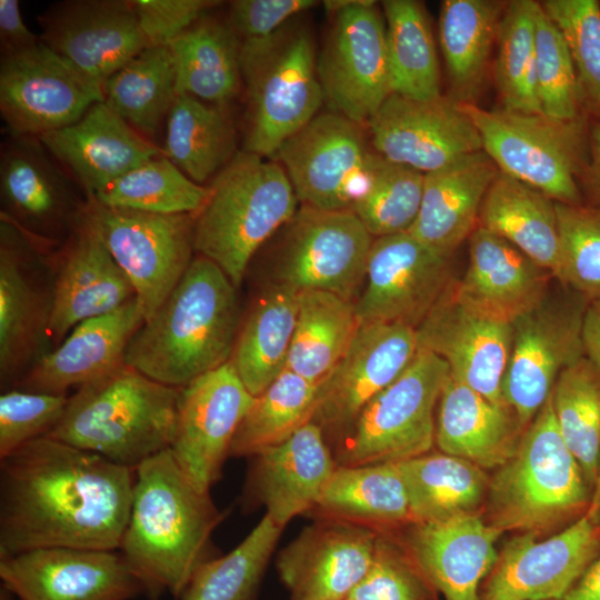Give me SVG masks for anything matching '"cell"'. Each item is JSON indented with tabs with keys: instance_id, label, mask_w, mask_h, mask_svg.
<instances>
[{
	"instance_id": "1",
	"label": "cell",
	"mask_w": 600,
	"mask_h": 600,
	"mask_svg": "<svg viewBox=\"0 0 600 600\" xmlns=\"http://www.w3.org/2000/svg\"><path fill=\"white\" fill-rule=\"evenodd\" d=\"M136 469L52 439L0 461V558L70 547L119 550Z\"/></svg>"
},
{
	"instance_id": "2",
	"label": "cell",
	"mask_w": 600,
	"mask_h": 600,
	"mask_svg": "<svg viewBox=\"0 0 600 600\" xmlns=\"http://www.w3.org/2000/svg\"><path fill=\"white\" fill-rule=\"evenodd\" d=\"M222 518L210 493L192 484L169 449L136 469L119 551L148 598L181 596L198 568L211 559L210 538Z\"/></svg>"
},
{
	"instance_id": "3",
	"label": "cell",
	"mask_w": 600,
	"mask_h": 600,
	"mask_svg": "<svg viewBox=\"0 0 600 600\" xmlns=\"http://www.w3.org/2000/svg\"><path fill=\"white\" fill-rule=\"evenodd\" d=\"M236 289L214 262L196 257L136 331L124 363L159 383L182 388L228 362L240 320Z\"/></svg>"
},
{
	"instance_id": "4",
	"label": "cell",
	"mask_w": 600,
	"mask_h": 600,
	"mask_svg": "<svg viewBox=\"0 0 600 600\" xmlns=\"http://www.w3.org/2000/svg\"><path fill=\"white\" fill-rule=\"evenodd\" d=\"M179 392L123 362L78 387L47 437L137 469L170 448Z\"/></svg>"
},
{
	"instance_id": "5",
	"label": "cell",
	"mask_w": 600,
	"mask_h": 600,
	"mask_svg": "<svg viewBox=\"0 0 600 600\" xmlns=\"http://www.w3.org/2000/svg\"><path fill=\"white\" fill-rule=\"evenodd\" d=\"M279 162L240 150L213 178L194 226V250L214 262L237 288L259 249L298 210Z\"/></svg>"
},
{
	"instance_id": "6",
	"label": "cell",
	"mask_w": 600,
	"mask_h": 600,
	"mask_svg": "<svg viewBox=\"0 0 600 600\" xmlns=\"http://www.w3.org/2000/svg\"><path fill=\"white\" fill-rule=\"evenodd\" d=\"M591 498L549 397L523 431L514 454L490 478L486 520L502 532L537 533L574 522L587 513Z\"/></svg>"
},
{
	"instance_id": "7",
	"label": "cell",
	"mask_w": 600,
	"mask_h": 600,
	"mask_svg": "<svg viewBox=\"0 0 600 600\" xmlns=\"http://www.w3.org/2000/svg\"><path fill=\"white\" fill-rule=\"evenodd\" d=\"M248 96L244 151L270 158L309 123L324 102L311 33L299 26L240 41Z\"/></svg>"
},
{
	"instance_id": "8",
	"label": "cell",
	"mask_w": 600,
	"mask_h": 600,
	"mask_svg": "<svg viewBox=\"0 0 600 600\" xmlns=\"http://www.w3.org/2000/svg\"><path fill=\"white\" fill-rule=\"evenodd\" d=\"M449 374L446 361L418 349L403 372L343 432L337 466L399 462L428 453L436 442L434 409Z\"/></svg>"
},
{
	"instance_id": "9",
	"label": "cell",
	"mask_w": 600,
	"mask_h": 600,
	"mask_svg": "<svg viewBox=\"0 0 600 600\" xmlns=\"http://www.w3.org/2000/svg\"><path fill=\"white\" fill-rule=\"evenodd\" d=\"M477 127L482 150L503 172L564 204L582 203L577 177L583 166L582 118L487 110L462 103Z\"/></svg>"
},
{
	"instance_id": "10",
	"label": "cell",
	"mask_w": 600,
	"mask_h": 600,
	"mask_svg": "<svg viewBox=\"0 0 600 600\" xmlns=\"http://www.w3.org/2000/svg\"><path fill=\"white\" fill-rule=\"evenodd\" d=\"M323 4L333 17L317 58L324 102L360 126L368 123L391 94L384 17L371 0Z\"/></svg>"
},
{
	"instance_id": "11",
	"label": "cell",
	"mask_w": 600,
	"mask_h": 600,
	"mask_svg": "<svg viewBox=\"0 0 600 600\" xmlns=\"http://www.w3.org/2000/svg\"><path fill=\"white\" fill-rule=\"evenodd\" d=\"M87 206L108 250L130 280L144 321L170 296L191 264L196 213L159 214Z\"/></svg>"
},
{
	"instance_id": "12",
	"label": "cell",
	"mask_w": 600,
	"mask_h": 600,
	"mask_svg": "<svg viewBox=\"0 0 600 600\" xmlns=\"http://www.w3.org/2000/svg\"><path fill=\"white\" fill-rule=\"evenodd\" d=\"M281 230L272 282L353 301L366 281L373 238L350 209L300 206Z\"/></svg>"
},
{
	"instance_id": "13",
	"label": "cell",
	"mask_w": 600,
	"mask_h": 600,
	"mask_svg": "<svg viewBox=\"0 0 600 600\" xmlns=\"http://www.w3.org/2000/svg\"><path fill=\"white\" fill-rule=\"evenodd\" d=\"M589 301L569 289L550 292L512 321V344L502 394L526 429L550 397L559 374L584 357L583 317Z\"/></svg>"
},
{
	"instance_id": "14",
	"label": "cell",
	"mask_w": 600,
	"mask_h": 600,
	"mask_svg": "<svg viewBox=\"0 0 600 600\" xmlns=\"http://www.w3.org/2000/svg\"><path fill=\"white\" fill-rule=\"evenodd\" d=\"M361 126L333 111L318 113L291 136L274 158L301 206L350 209L366 190L374 152Z\"/></svg>"
},
{
	"instance_id": "15",
	"label": "cell",
	"mask_w": 600,
	"mask_h": 600,
	"mask_svg": "<svg viewBox=\"0 0 600 600\" xmlns=\"http://www.w3.org/2000/svg\"><path fill=\"white\" fill-rule=\"evenodd\" d=\"M100 101L102 86L41 40L1 56L0 112L10 136L38 138L78 121Z\"/></svg>"
},
{
	"instance_id": "16",
	"label": "cell",
	"mask_w": 600,
	"mask_h": 600,
	"mask_svg": "<svg viewBox=\"0 0 600 600\" xmlns=\"http://www.w3.org/2000/svg\"><path fill=\"white\" fill-rule=\"evenodd\" d=\"M253 399L230 360L180 388L169 450L200 491L210 493L220 479L234 434Z\"/></svg>"
},
{
	"instance_id": "17",
	"label": "cell",
	"mask_w": 600,
	"mask_h": 600,
	"mask_svg": "<svg viewBox=\"0 0 600 600\" xmlns=\"http://www.w3.org/2000/svg\"><path fill=\"white\" fill-rule=\"evenodd\" d=\"M600 554V523L587 513L552 537L526 532L499 552L479 600H561Z\"/></svg>"
},
{
	"instance_id": "18",
	"label": "cell",
	"mask_w": 600,
	"mask_h": 600,
	"mask_svg": "<svg viewBox=\"0 0 600 600\" xmlns=\"http://www.w3.org/2000/svg\"><path fill=\"white\" fill-rule=\"evenodd\" d=\"M450 258L410 232L373 239L362 293L354 301L361 322L417 329L452 282Z\"/></svg>"
},
{
	"instance_id": "19",
	"label": "cell",
	"mask_w": 600,
	"mask_h": 600,
	"mask_svg": "<svg viewBox=\"0 0 600 600\" xmlns=\"http://www.w3.org/2000/svg\"><path fill=\"white\" fill-rule=\"evenodd\" d=\"M0 579L19 600H130L144 594L119 550L37 548L1 557Z\"/></svg>"
},
{
	"instance_id": "20",
	"label": "cell",
	"mask_w": 600,
	"mask_h": 600,
	"mask_svg": "<svg viewBox=\"0 0 600 600\" xmlns=\"http://www.w3.org/2000/svg\"><path fill=\"white\" fill-rule=\"evenodd\" d=\"M367 126L378 154L422 173L482 150L477 127L450 96L414 100L391 93Z\"/></svg>"
},
{
	"instance_id": "21",
	"label": "cell",
	"mask_w": 600,
	"mask_h": 600,
	"mask_svg": "<svg viewBox=\"0 0 600 600\" xmlns=\"http://www.w3.org/2000/svg\"><path fill=\"white\" fill-rule=\"evenodd\" d=\"M453 282L416 329L418 349L446 361L456 380L494 403L507 404L502 381L511 352L512 324L463 302Z\"/></svg>"
},
{
	"instance_id": "22",
	"label": "cell",
	"mask_w": 600,
	"mask_h": 600,
	"mask_svg": "<svg viewBox=\"0 0 600 600\" xmlns=\"http://www.w3.org/2000/svg\"><path fill=\"white\" fill-rule=\"evenodd\" d=\"M38 23L41 42L100 86L149 47L130 0L58 2Z\"/></svg>"
},
{
	"instance_id": "23",
	"label": "cell",
	"mask_w": 600,
	"mask_h": 600,
	"mask_svg": "<svg viewBox=\"0 0 600 600\" xmlns=\"http://www.w3.org/2000/svg\"><path fill=\"white\" fill-rule=\"evenodd\" d=\"M380 531L321 518L304 528L277 558L290 600H346L373 560Z\"/></svg>"
},
{
	"instance_id": "24",
	"label": "cell",
	"mask_w": 600,
	"mask_h": 600,
	"mask_svg": "<svg viewBox=\"0 0 600 600\" xmlns=\"http://www.w3.org/2000/svg\"><path fill=\"white\" fill-rule=\"evenodd\" d=\"M417 350L416 329L361 322L343 358L319 383L312 421L322 429L344 432L362 408L403 372Z\"/></svg>"
},
{
	"instance_id": "25",
	"label": "cell",
	"mask_w": 600,
	"mask_h": 600,
	"mask_svg": "<svg viewBox=\"0 0 600 600\" xmlns=\"http://www.w3.org/2000/svg\"><path fill=\"white\" fill-rule=\"evenodd\" d=\"M134 298L130 280L108 250L86 204L61 256L47 333L60 341L78 323L109 313Z\"/></svg>"
},
{
	"instance_id": "26",
	"label": "cell",
	"mask_w": 600,
	"mask_h": 600,
	"mask_svg": "<svg viewBox=\"0 0 600 600\" xmlns=\"http://www.w3.org/2000/svg\"><path fill=\"white\" fill-rule=\"evenodd\" d=\"M57 164L38 138L10 136L0 157L1 218L41 238L73 229L87 201L78 202Z\"/></svg>"
},
{
	"instance_id": "27",
	"label": "cell",
	"mask_w": 600,
	"mask_h": 600,
	"mask_svg": "<svg viewBox=\"0 0 600 600\" xmlns=\"http://www.w3.org/2000/svg\"><path fill=\"white\" fill-rule=\"evenodd\" d=\"M38 139L87 198L146 161L164 154L103 101L94 103L78 121Z\"/></svg>"
},
{
	"instance_id": "28",
	"label": "cell",
	"mask_w": 600,
	"mask_h": 600,
	"mask_svg": "<svg viewBox=\"0 0 600 600\" xmlns=\"http://www.w3.org/2000/svg\"><path fill=\"white\" fill-rule=\"evenodd\" d=\"M411 526L404 543L433 588L446 600H479L503 532L479 512Z\"/></svg>"
},
{
	"instance_id": "29",
	"label": "cell",
	"mask_w": 600,
	"mask_h": 600,
	"mask_svg": "<svg viewBox=\"0 0 600 600\" xmlns=\"http://www.w3.org/2000/svg\"><path fill=\"white\" fill-rule=\"evenodd\" d=\"M252 457L249 491L282 528L316 508L337 468L323 429L313 421Z\"/></svg>"
},
{
	"instance_id": "30",
	"label": "cell",
	"mask_w": 600,
	"mask_h": 600,
	"mask_svg": "<svg viewBox=\"0 0 600 600\" xmlns=\"http://www.w3.org/2000/svg\"><path fill=\"white\" fill-rule=\"evenodd\" d=\"M552 274L500 236L477 227L469 237V263L453 282L459 299L512 323L549 293Z\"/></svg>"
},
{
	"instance_id": "31",
	"label": "cell",
	"mask_w": 600,
	"mask_h": 600,
	"mask_svg": "<svg viewBox=\"0 0 600 600\" xmlns=\"http://www.w3.org/2000/svg\"><path fill=\"white\" fill-rule=\"evenodd\" d=\"M144 322L134 299L78 323L54 351L44 354L22 381L23 390L66 394L124 362L127 347Z\"/></svg>"
},
{
	"instance_id": "32",
	"label": "cell",
	"mask_w": 600,
	"mask_h": 600,
	"mask_svg": "<svg viewBox=\"0 0 600 600\" xmlns=\"http://www.w3.org/2000/svg\"><path fill=\"white\" fill-rule=\"evenodd\" d=\"M498 173L497 164L483 150L424 173L420 210L408 232L451 258L478 227L483 199Z\"/></svg>"
},
{
	"instance_id": "33",
	"label": "cell",
	"mask_w": 600,
	"mask_h": 600,
	"mask_svg": "<svg viewBox=\"0 0 600 600\" xmlns=\"http://www.w3.org/2000/svg\"><path fill=\"white\" fill-rule=\"evenodd\" d=\"M526 429L507 404H498L450 374L441 391L436 443L441 452L483 470L498 469L516 452Z\"/></svg>"
},
{
	"instance_id": "34",
	"label": "cell",
	"mask_w": 600,
	"mask_h": 600,
	"mask_svg": "<svg viewBox=\"0 0 600 600\" xmlns=\"http://www.w3.org/2000/svg\"><path fill=\"white\" fill-rule=\"evenodd\" d=\"M478 226L512 243L556 278L560 242L551 198L499 171L483 199Z\"/></svg>"
},
{
	"instance_id": "35",
	"label": "cell",
	"mask_w": 600,
	"mask_h": 600,
	"mask_svg": "<svg viewBox=\"0 0 600 600\" xmlns=\"http://www.w3.org/2000/svg\"><path fill=\"white\" fill-rule=\"evenodd\" d=\"M297 313L298 292L272 282L239 327L230 361L253 397L287 368Z\"/></svg>"
},
{
	"instance_id": "36",
	"label": "cell",
	"mask_w": 600,
	"mask_h": 600,
	"mask_svg": "<svg viewBox=\"0 0 600 600\" xmlns=\"http://www.w3.org/2000/svg\"><path fill=\"white\" fill-rule=\"evenodd\" d=\"M313 510L379 531L413 523L397 462L337 466Z\"/></svg>"
},
{
	"instance_id": "37",
	"label": "cell",
	"mask_w": 600,
	"mask_h": 600,
	"mask_svg": "<svg viewBox=\"0 0 600 600\" xmlns=\"http://www.w3.org/2000/svg\"><path fill=\"white\" fill-rule=\"evenodd\" d=\"M177 93L226 106L240 92V40L227 22L201 18L169 44Z\"/></svg>"
},
{
	"instance_id": "38",
	"label": "cell",
	"mask_w": 600,
	"mask_h": 600,
	"mask_svg": "<svg viewBox=\"0 0 600 600\" xmlns=\"http://www.w3.org/2000/svg\"><path fill=\"white\" fill-rule=\"evenodd\" d=\"M397 463L413 523L476 513L486 502L490 478L486 470L466 459L428 452Z\"/></svg>"
},
{
	"instance_id": "39",
	"label": "cell",
	"mask_w": 600,
	"mask_h": 600,
	"mask_svg": "<svg viewBox=\"0 0 600 600\" xmlns=\"http://www.w3.org/2000/svg\"><path fill=\"white\" fill-rule=\"evenodd\" d=\"M506 2L444 0L439 12V41L451 87L450 97L472 103L497 43Z\"/></svg>"
},
{
	"instance_id": "40",
	"label": "cell",
	"mask_w": 600,
	"mask_h": 600,
	"mask_svg": "<svg viewBox=\"0 0 600 600\" xmlns=\"http://www.w3.org/2000/svg\"><path fill=\"white\" fill-rule=\"evenodd\" d=\"M360 323L353 301L322 290L299 292L286 369L319 384L343 358Z\"/></svg>"
},
{
	"instance_id": "41",
	"label": "cell",
	"mask_w": 600,
	"mask_h": 600,
	"mask_svg": "<svg viewBox=\"0 0 600 600\" xmlns=\"http://www.w3.org/2000/svg\"><path fill=\"white\" fill-rule=\"evenodd\" d=\"M163 152L194 182L214 178L239 152L224 107L178 93L167 117Z\"/></svg>"
},
{
	"instance_id": "42",
	"label": "cell",
	"mask_w": 600,
	"mask_h": 600,
	"mask_svg": "<svg viewBox=\"0 0 600 600\" xmlns=\"http://www.w3.org/2000/svg\"><path fill=\"white\" fill-rule=\"evenodd\" d=\"M22 230L1 218L0 228V371L1 379L18 372L47 327L40 298L22 264Z\"/></svg>"
},
{
	"instance_id": "43",
	"label": "cell",
	"mask_w": 600,
	"mask_h": 600,
	"mask_svg": "<svg viewBox=\"0 0 600 600\" xmlns=\"http://www.w3.org/2000/svg\"><path fill=\"white\" fill-rule=\"evenodd\" d=\"M391 93L414 100L441 96L440 70L428 14L421 2H381Z\"/></svg>"
},
{
	"instance_id": "44",
	"label": "cell",
	"mask_w": 600,
	"mask_h": 600,
	"mask_svg": "<svg viewBox=\"0 0 600 600\" xmlns=\"http://www.w3.org/2000/svg\"><path fill=\"white\" fill-rule=\"evenodd\" d=\"M102 91L111 110L143 137H153L178 94L169 46L143 49L106 80Z\"/></svg>"
},
{
	"instance_id": "45",
	"label": "cell",
	"mask_w": 600,
	"mask_h": 600,
	"mask_svg": "<svg viewBox=\"0 0 600 600\" xmlns=\"http://www.w3.org/2000/svg\"><path fill=\"white\" fill-rule=\"evenodd\" d=\"M318 391L319 384L284 369L262 393L254 397L234 434L230 454L252 457L288 439L312 421Z\"/></svg>"
},
{
	"instance_id": "46",
	"label": "cell",
	"mask_w": 600,
	"mask_h": 600,
	"mask_svg": "<svg viewBox=\"0 0 600 600\" xmlns=\"http://www.w3.org/2000/svg\"><path fill=\"white\" fill-rule=\"evenodd\" d=\"M550 398L561 437L593 492L600 466V368L584 356L562 370Z\"/></svg>"
},
{
	"instance_id": "47",
	"label": "cell",
	"mask_w": 600,
	"mask_h": 600,
	"mask_svg": "<svg viewBox=\"0 0 600 600\" xmlns=\"http://www.w3.org/2000/svg\"><path fill=\"white\" fill-rule=\"evenodd\" d=\"M282 529L264 514L234 549L198 568L180 600H254Z\"/></svg>"
},
{
	"instance_id": "48",
	"label": "cell",
	"mask_w": 600,
	"mask_h": 600,
	"mask_svg": "<svg viewBox=\"0 0 600 600\" xmlns=\"http://www.w3.org/2000/svg\"><path fill=\"white\" fill-rule=\"evenodd\" d=\"M209 194L168 157L146 161L120 177L92 198L98 203L159 214L198 213Z\"/></svg>"
},
{
	"instance_id": "49",
	"label": "cell",
	"mask_w": 600,
	"mask_h": 600,
	"mask_svg": "<svg viewBox=\"0 0 600 600\" xmlns=\"http://www.w3.org/2000/svg\"><path fill=\"white\" fill-rule=\"evenodd\" d=\"M537 3L533 0L507 2L499 23L494 79L502 109L507 111L542 113L536 83Z\"/></svg>"
},
{
	"instance_id": "50",
	"label": "cell",
	"mask_w": 600,
	"mask_h": 600,
	"mask_svg": "<svg viewBox=\"0 0 600 600\" xmlns=\"http://www.w3.org/2000/svg\"><path fill=\"white\" fill-rule=\"evenodd\" d=\"M424 173L374 151L369 183L350 210L372 238L407 232L421 204Z\"/></svg>"
},
{
	"instance_id": "51",
	"label": "cell",
	"mask_w": 600,
	"mask_h": 600,
	"mask_svg": "<svg viewBox=\"0 0 600 600\" xmlns=\"http://www.w3.org/2000/svg\"><path fill=\"white\" fill-rule=\"evenodd\" d=\"M561 31L573 62L581 109L600 120V2H540Z\"/></svg>"
},
{
	"instance_id": "52",
	"label": "cell",
	"mask_w": 600,
	"mask_h": 600,
	"mask_svg": "<svg viewBox=\"0 0 600 600\" xmlns=\"http://www.w3.org/2000/svg\"><path fill=\"white\" fill-rule=\"evenodd\" d=\"M560 257L556 279L588 301L600 297V207L556 202Z\"/></svg>"
},
{
	"instance_id": "53",
	"label": "cell",
	"mask_w": 600,
	"mask_h": 600,
	"mask_svg": "<svg viewBox=\"0 0 600 600\" xmlns=\"http://www.w3.org/2000/svg\"><path fill=\"white\" fill-rule=\"evenodd\" d=\"M536 83L541 111L560 121L581 117L573 62L567 42L541 3L534 11Z\"/></svg>"
},
{
	"instance_id": "54",
	"label": "cell",
	"mask_w": 600,
	"mask_h": 600,
	"mask_svg": "<svg viewBox=\"0 0 600 600\" xmlns=\"http://www.w3.org/2000/svg\"><path fill=\"white\" fill-rule=\"evenodd\" d=\"M436 592L406 543L380 531L370 569L348 599L436 600Z\"/></svg>"
},
{
	"instance_id": "55",
	"label": "cell",
	"mask_w": 600,
	"mask_h": 600,
	"mask_svg": "<svg viewBox=\"0 0 600 600\" xmlns=\"http://www.w3.org/2000/svg\"><path fill=\"white\" fill-rule=\"evenodd\" d=\"M66 394L10 390L0 396V460L46 437L61 419Z\"/></svg>"
},
{
	"instance_id": "56",
	"label": "cell",
	"mask_w": 600,
	"mask_h": 600,
	"mask_svg": "<svg viewBox=\"0 0 600 600\" xmlns=\"http://www.w3.org/2000/svg\"><path fill=\"white\" fill-rule=\"evenodd\" d=\"M149 46H168L198 22L213 0H130Z\"/></svg>"
},
{
	"instance_id": "57",
	"label": "cell",
	"mask_w": 600,
	"mask_h": 600,
	"mask_svg": "<svg viewBox=\"0 0 600 600\" xmlns=\"http://www.w3.org/2000/svg\"><path fill=\"white\" fill-rule=\"evenodd\" d=\"M317 4L314 0H234L227 23L240 41L260 40Z\"/></svg>"
},
{
	"instance_id": "58",
	"label": "cell",
	"mask_w": 600,
	"mask_h": 600,
	"mask_svg": "<svg viewBox=\"0 0 600 600\" xmlns=\"http://www.w3.org/2000/svg\"><path fill=\"white\" fill-rule=\"evenodd\" d=\"M40 38L22 20L18 0H0L1 56L30 48Z\"/></svg>"
},
{
	"instance_id": "59",
	"label": "cell",
	"mask_w": 600,
	"mask_h": 600,
	"mask_svg": "<svg viewBox=\"0 0 600 600\" xmlns=\"http://www.w3.org/2000/svg\"><path fill=\"white\" fill-rule=\"evenodd\" d=\"M584 356L600 368V297L589 301L582 324Z\"/></svg>"
},
{
	"instance_id": "60",
	"label": "cell",
	"mask_w": 600,
	"mask_h": 600,
	"mask_svg": "<svg viewBox=\"0 0 600 600\" xmlns=\"http://www.w3.org/2000/svg\"><path fill=\"white\" fill-rule=\"evenodd\" d=\"M561 600H600V554Z\"/></svg>"
},
{
	"instance_id": "61",
	"label": "cell",
	"mask_w": 600,
	"mask_h": 600,
	"mask_svg": "<svg viewBox=\"0 0 600 600\" xmlns=\"http://www.w3.org/2000/svg\"><path fill=\"white\" fill-rule=\"evenodd\" d=\"M591 162L588 179L593 193L600 198V120H597L590 130Z\"/></svg>"
},
{
	"instance_id": "62",
	"label": "cell",
	"mask_w": 600,
	"mask_h": 600,
	"mask_svg": "<svg viewBox=\"0 0 600 600\" xmlns=\"http://www.w3.org/2000/svg\"><path fill=\"white\" fill-rule=\"evenodd\" d=\"M587 516L592 521L600 523V466Z\"/></svg>"
},
{
	"instance_id": "63",
	"label": "cell",
	"mask_w": 600,
	"mask_h": 600,
	"mask_svg": "<svg viewBox=\"0 0 600 600\" xmlns=\"http://www.w3.org/2000/svg\"><path fill=\"white\" fill-rule=\"evenodd\" d=\"M1 600H8L7 594H4L3 592H1Z\"/></svg>"
},
{
	"instance_id": "64",
	"label": "cell",
	"mask_w": 600,
	"mask_h": 600,
	"mask_svg": "<svg viewBox=\"0 0 600 600\" xmlns=\"http://www.w3.org/2000/svg\"><path fill=\"white\" fill-rule=\"evenodd\" d=\"M346 600H349V599H346Z\"/></svg>"
}]
</instances>
